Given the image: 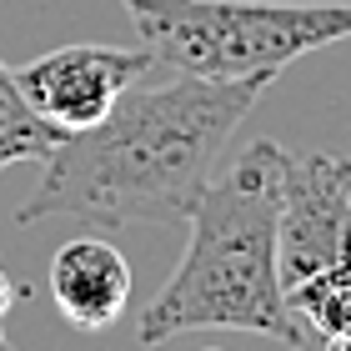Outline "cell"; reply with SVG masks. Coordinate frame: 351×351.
Wrapping results in <instances>:
<instances>
[{"mask_svg":"<svg viewBox=\"0 0 351 351\" xmlns=\"http://www.w3.org/2000/svg\"><path fill=\"white\" fill-rule=\"evenodd\" d=\"M266 90L271 75H141L95 125L56 141L15 221H86L106 231L186 226L211 186L231 131Z\"/></svg>","mask_w":351,"mask_h":351,"instance_id":"6da1fadb","label":"cell"},{"mask_svg":"<svg viewBox=\"0 0 351 351\" xmlns=\"http://www.w3.org/2000/svg\"><path fill=\"white\" fill-rule=\"evenodd\" d=\"M281 176L286 146L271 136L241 146L211 176L186 221L181 266L136 322L141 346H161L181 331H251L291 351L311 341L281 276Z\"/></svg>","mask_w":351,"mask_h":351,"instance_id":"7a4b0ae2","label":"cell"},{"mask_svg":"<svg viewBox=\"0 0 351 351\" xmlns=\"http://www.w3.org/2000/svg\"><path fill=\"white\" fill-rule=\"evenodd\" d=\"M161 71L246 81L351 36V5L337 0H121Z\"/></svg>","mask_w":351,"mask_h":351,"instance_id":"3957f363","label":"cell"},{"mask_svg":"<svg viewBox=\"0 0 351 351\" xmlns=\"http://www.w3.org/2000/svg\"><path fill=\"white\" fill-rule=\"evenodd\" d=\"M341 261H351V156L286 151V176H281L286 291Z\"/></svg>","mask_w":351,"mask_h":351,"instance_id":"277c9868","label":"cell"},{"mask_svg":"<svg viewBox=\"0 0 351 351\" xmlns=\"http://www.w3.org/2000/svg\"><path fill=\"white\" fill-rule=\"evenodd\" d=\"M156 56L125 51V45H60L51 56H36L15 71V86L40 121H51L60 136L86 131L131 90L141 75H156Z\"/></svg>","mask_w":351,"mask_h":351,"instance_id":"5b68a950","label":"cell"},{"mask_svg":"<svg viewBox=\"0 0 351 351\" xmlns=\"http://www.w3.org/2000/svg\"><path fill=\"white\" fill-rule=\"evenodd\" d=\"M51 296L71 326L106 331L131 306V266L101 236H75L51 256Z\"/></svg>","mask_w":351,"mask_h":351,"instance_id":"8992f818","label":"cell"},{"mask_svg":"<svg viewBox=\"0 0 351 351\" xmlns=\"http://www.w3.org/2000/svg\"><path fill=\"white\" fill-rule=\"evenodd\" d=\"M56 141L60 131L30 110V101L15 86V71L0 60V171L15 161H45L56 151Z\"/></svg>","mask_w":351,"mask_h":351,"instance_id":"52a82bcc","label":"cell"},{"mask_svg":"<svg viewBox=\"0 0 351 351\" xmlns=\"http://www.w3.org/2000/svg\"><path fill=\"white\" fill-rule=\"evenodd\" d=\"M286 296H291V311L316 331V337L351 331V261L326 266V271H316V276L296 281Z\"/></svg>","mask_w":351,"mask_h":351,"instance_id":"ba28073f","label":"cell"},{"mask_svg":"<svg viewBox=\"0 0 351 351\" xmlns=\"http://www.w3.org/2000/svg\"><path fill=\"white\" fill-rule=\"evenodd\" d=\"M322 351H351V331H337V337H322Z\"/></svg>","mask_w":351,"mask_h":351,"instance_id":"9c48e42d","label":"cell"},{"mask_svg":"<svg viewBox=\"0 0 351 351\" xmlns=\"http://www.w3.org/2000/svg\"><path fill=\"white\" fill-rule=\"evenodd\" d=\"M0 351H10V341H5V331H0Z\"/></svg>","mask_w":351,"mask_h":351,"instance_id":"30bf717a","label":"cell"},{"mask_svg":"<svg viewBox=\"0 0 351 351\" xmlns=\"http://www.w3.org/2000/svg\"><path fill=\"white\" fill-rule=\"evenodd\" d=\"M201 351H221V346H201Z\"/></svg>","mask_w":351,"mask_h":351,"instance_id":"8fae6325","label":"cell"}]
</instances>
